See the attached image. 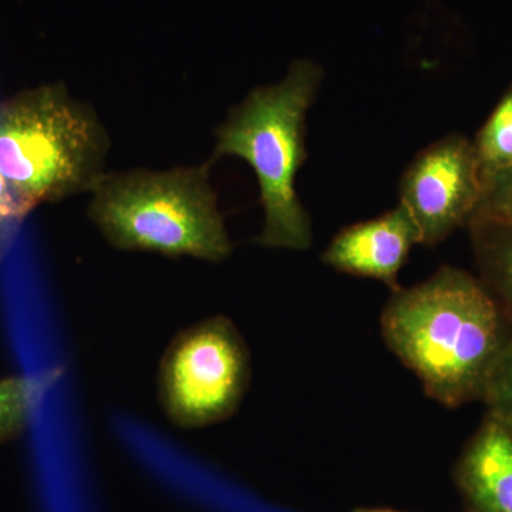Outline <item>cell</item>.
Here are the masks:
<instances>
[{"instance_id":"obj_1","label":"cell","mask_w":512,"mask_h":512,"mask_svg":"<svg viewBox=\"0 0 512 512\" xmlns=\"http://www.w3.org/2000/svg\"><path fill=\"white\" fill-rule=\"evenodd\" d=\"M387 348L450 409L481 402L512 330L478 276L441 266L426 281L390 293L380 316Z\"/></svg>"},{"instance_id":"obj_2","label":"cell","mask_w":512,"mask_h":512,"mask_svg":"<svg viewBox=\"0 0 512 512\" xmlns=\"http://www.w3.org/2000/svg\"><path fill=\"white\" fill-rule=\"evenodd\" d=\"M322 79L319 64L296 60L284 79L256 87L218 127L210 163L238 157L255 171L265 215L255 242L262 247H312L311 218L296 192V177L308 158L306 116Z\"/></svg>"},{"instance_id":"obj_3","label":"cell","mask_w":512,"mask_h":512,"mask_svg":"<svg viewBox=\"0 0 512 512\" xmlns=\"http://www.w3.org/2000/svg\"><path fill=\"white\" fill-rule=\"evenodd\" d=\"M211 163L165 171L104 173L93 185L90 221L120 251L225 261L232 252Z\"/></svg>"},{"instance_id":"obj_4","label":"cell","mask_w":512,"mask_h":512,"mask_svg":"<svg viewBox=\"0 0 512 512\" xmlns=\"http://www.w3.org/2000/svg\"><path fill=\"white\" fill-rule=\"evenodd\" d=\"M109 150L96 111L63 84L23 90L0 103V174L28 214L92 191L106 173Z\"/></svg>"},{"instance_id":"obj_5","label":"cell","mask_w":512,"mask_h":512,"mask_svg":"<svg viewBox=\"0 0 512 512\" xmlns=\"http://www.w3.org/2000/svg\"><path fill=\"white\" fill-rule=\"evenodd\" d=\"M251 380L245 340L231 319L214 316L178 333L158 370V402L168 420L201 429L237 412Z\"/></svg>"},{"instance_id":"obj_6","label":"cell","mask_w":512,"mask_h":512,"mask_svg":"<svg viewBox=\"0 0 512 512\" xmlns=\"http://www.w3.org/2000/svg\"><path fill=\"white\" fill-rule=\"evenodd\" d=\"M483 194V174L473 141L453 134L421 151L400 181V205L434 247L473 217Z\"/></svg>"},{"instance_id":"obj_7","label":"cell","mask_w":512,"mask_h":512,"mask_svg":"<svg viewBox=\"0 0 512 512\" xmlns=\"http://www.w3.org/2000/svg\"><path fill=\"white\" fill-rule=\"evenodd\" d=\"M420 245L419 231L402 205L375 220L340 229L322 254V262L335 271L376 279L400 288L399 274L412 249Z\"/></svg>"},{"instance_id":"obj_8","label":"cell","mask_w":512,"mask_h":512,"mask_svg":"<svg viewBox=\"0 0 512 512\" xmlns=\"http://www.w3.org/2000/svg\"><path fill=\"white\" fill-rule=\"evenodd\" d=\"M463 512H512V436L485 414L453 468Z\"/></svg>"},{"instance_id":"obj_9","label":"cell","mask_w":512,"mask_h":512,"mask_svg":"<svg viewBox=\"0 0 512 512\" xmlns=\"http://www.w3.org/2000/svg\"><path fill=\"white\" fill-rule=\"evenodd\" d=\"M478 279L512 330V221L471 218L467 224Z\"/></svg>"},{"instance_id":"obj_10","label":"cell","mask_w":512,"mask_h":512,"mask_svg":"<svg viewBox=\"0 0 512 512\" xmlns=\"http://www.w3.org/2000/svg\"><path fill=\"white\" fill-rule=\"evenodd\" d=\"M43 390L45 384L39 377L12 376L0 380V443L28 429Z\"/></svg>"},{"instance_id":"obj_11","label":"cell","mask_w":512,"mask_h":512,"mask_svg":"<svg viewBox=\"0 0 512 512\" xmlns=\"http://www.w3.org/2000/svg\"><path fill=\"white\" fill-rule=\"evenodd\" d=\"M473 144L483 177L512 168V87L485 121Z\"/></svg>"},{"instance_id":"obj_12","label":"cell","mask_w":512,"mask_h":512,"mask_svg":"<svg viewBox=\"0 0 512 512\" xmlns=\"http://www.w3.org/2000/svg\"><path fill=\"white\" fill-rule=\"evenodd\" d=\"M481 402L512 436V338L488 377Z\"/></svg>"},{"instance_id":"obj_13","label":"cell","mask_w":512,"mask_h":512,"mask_svg":"<svg viewBox=\"0 0 512 512\" xmlns=\"http://www.w3.org/2000/svg\"><path fill=\"white\" fill-rule=\"evenodd\" d=\"M471 218L512 221V168L483 177V194Z\"/></svg>"},{"instance_id":"obj_14","label":"cell","mask_w":512,"mask_h":512,"mask_svg":"<svg viewBox=\"0 0 512 512\" xmlns=\"http://www.w3.org/2000/svg\"><path fill=\"white\" fill-rule=\"evenodd\" d=\"M28 215L0 174V258L8 251L10 242Z\"/></svg>"},{"instance_id":"obj_15","label":"cell","mask_w":512,"mask_h":512,"mask_svg":"<svg viewBox=\"0 0 512 512\" xmlns=\"http://www.w3.org/2000/svg\"><path fill=\"white\" fill-rule=\"evenodd\" d=\"M353 512H404L399 510H392V508H356Z\"/></svg>"}]
</instances>
